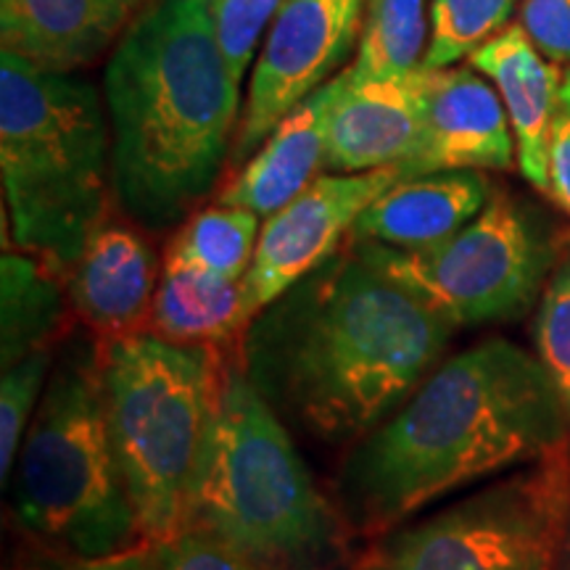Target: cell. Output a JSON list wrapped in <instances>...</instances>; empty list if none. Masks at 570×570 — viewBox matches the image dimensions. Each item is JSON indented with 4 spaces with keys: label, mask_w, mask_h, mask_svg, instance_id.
<instances>
[{
    "label": "cell",
    "mask_w": 570,
    "mask_h": 570,
    "mask_svg": "<svg viewBox=\"0 0 570 570\" xmlns=\"http://www.w3.org/2000/svg\"><path fill=\"white\" fill-rule=\"evenodd\" d=\"M244 331V281H225L164 256L148 333L183 346L223 348Z\"/></svg>",
    "instance_id": "cell-19"
},
{
    "label": "cell",
    "mask_w": 570,
    "mask_h": 570,
    "mask_svg": "<svg viewBox=\"0 0 570 570\" xmlns=\"http://www.w3.org/2000/svg\"><path fill=\"white\" fill-rule=\"evenodd\" d=\"M431 9L428 0H367L356 59L348 80L410 77L423 67Z\"/></svg>",
    "instance_id": "cell-21"
},
{
    "label": "cell",
    "mask_w": 570,
    "mask_h": 570,
    "mask_svg": "<svg viewBox=\"0 0 570 570\" xmlns=\"http://www.w3.org/2000/svg\"><path fill=\"white\" fill-rule=\"evenodd\" d=\"M156 570H269L246 554L202 531H183L175 539L151 544Z\"/></svg>",
    "instance_id": "cell-27"
},
{
    "label": "cell",
    "mask_w": 570,
    "mask_h": 570,
    "mask_svg": "<svg viewBox=\"0 0 570 570\" xmlns=\"http://www.w3.org/2000/svg\"><path fill=\"white\" fill-rule=\"evenodd\" d=\"M344 82L346 71H341L317 92L304 98L294 111L285 114L259 151H254L233 180L225 183L217 204L254 212L256 217L267 219L304 194L325 161L327 119Z\"/></svg>",
    "instance_id": "cell-16"
},
{
    "label": "cell",
    "mask_w": 570,
    "mask_h": 570,
    "mask_svg": "<svg viewBox=\"0 0 570 570\" xmlns=\"http://www.w3.org/2000/svg\"><path fill=\"white\" fill-rule=\"evenodd\" d=\"M159 277V259L138 225L106 217L69 269V304L104 341L130 336L148 325Z\"/></svg>",
    "instance_id": "cell-13"
},
{
    "label": "cell",
    "mask_w": 570,
    "mask_h": 570,
    "mask_svg": "<svg viewBox=\"0 0 570 570\" xmlns=\"http://www.w3.org/2000/svg\"><path fill=\"white\" fill-rule=\"evenodd\" d=\"M489 177L479 169L439 173L396 183L356 219L352 244L423 252L444 244L489 204Z\"/></svg>",
    "instance_id": "cell-18"
},
{
    "label": "cell",
    "mask_w": 570,
    "mask_h": 570,
    "mask_svg": "<svg viewBox=\"0 0 570 570\" xmlns=\"http://www.w3.org/2000/svg\"><path fill=\"white\" fill-rule=\"evenodd\" d=\"M365 6L367 0H283L248 85L235 167L259 151L285 114L333 80L360 46Z\"/></svg>",
    "instance_id": "cell-10"
},
{
    "label": "cell",
    "mask_w": 570,
    "mask_h": 570,
    "mask_svg": "<svg viewBox=\"0 0 570 570\" xmlns=\"http://www.w3.org/2000/svg\"><path fill=\"white\" fill-rule=\"evenodd\" d=\"M454 327L508 323L531 309L550 275L558 233L508 190H494L475 219L423 252L352 244Z\"/></svg>",
    "instance_id": "cell-9"
},
{
    "label": "cell",
    "mask_w": 570,
    "mask_h": 570,
    "mask_svg": "<svg viewBox=\"0 0 570 570\" xmlns=\"http://www.w3.org/2000/svg\"><path fill=\"white\" fill-rule=\"evenodd\" d=\"M154 0H0L3 51L77 71L109 51Z\"/></svg>",
    "instance_id": "cell-15"
},
{
    "label": "cell",
    "mask_w": 570,
    "mask_h": 570,
    "mask_svg": "<svg viewBox=\"0 0 570 570\" xmlns=\"http://www.w3.org/2000/svg\"><path fill=\"white\" fill-rule=\"evenodd\" d=\"M188 529L269 570H336L344 560V515L238 365L227 370L214 412Z\"/></svg>",
    "instance_id": "cell-5"
},
{
    "label": "cell",
    "mask_w": 570,
    "mask_h": 570,
    "mask_svg": "<svg viewBox=\"0 0 570 570\" xmlns=\"http://www.w3.org/2000/svg\"><path fill=\"white\" fill-rule=\"evenodd\" d=\"M518 0H431V38L425 69H446L470 59L508 30Z\"/></svg>",
    "instance_id": "cell-23"
},
{
    "label": "cell",
    "mask_w": 570,
    "mask_h": 570,
    "mask_svg": "<svg viewBox=\"0 0 570 570\" xmlns=\"http://www.w3.org/2000/svg\"><path fill=\"white\" fill-rule=\"evenodd\" d=\"M53 362V348H40V352L3 367V381H0V475H3V487H9L19 449L24 444L30 423L38 415Z\"/></svg>",
    "instance_id": "cell-25"
},
{
    "label": "cell",
    "mask_w": 570,
    "mask_h": 570,
    "mask_svg": "<svg viewBox=\"0 0 570 570\" xmlns=\"http://www.w3.org/2000/svg\"><path fill=\"white\" fill-rule=\"evenodd\" d=\"M61 273L38 256L6 252L0 259V356L3 367L51 348L67 317Z\"/></svg>",
    "instance_id": "cell-20"
},
{
    "label": "cell",
    "mask_w": 570,
    "mask_h": 570,
    "mask_svg": "<svg viewBox=\"0 0 570 570\" xmlns=\"http://www.w3.org/2000/svg\"><path fill=\"white\" fill-rule=\"evenodd\" d=\"M454 331L346 244L246 325L238 367L294 436L354 446L441 365Z\"/></svg>",
    "instance_id": "cell-1"
},
{
    "label": "cell",
    "mask_w": 570,
    "mask_h": 570,
    "mask_svg": "<svg viewBox=\"0 0 570 570\" xmlns=\"http://www.w3.org/2000/svg\"><path fill=\"white\" fill-rule=\"evenodd\" d=\"M558 570H570V502L566 512V523H562L560 550H558Z\"/></svg>",
    "instance_id": "cell-31"
},
{
    "label": "cell",
    "mask_w": 570,
    "mask_h": 570,
    "mask_svg": "<svg viewBox=\"0 0 570 570\" xmlns=\"http://www.w3.org/2000/svg\"><path fill=\"white\" fill-rule=\"evenodd\" d=\"M38 570H156V562H154L151 547L142 544L138 550L111 554V558H101V560L59 558Z\"/></svg>",
    "instance_id": "cell-30"
},
{
    "label": "cell",
    "mask_w": 570,
    "mask_h": 570,
    "mask_svg": "<svg viewBox=\"0 0 570 570\" xmlns=\"http://www.w3.org/2000/svg\"><path fill=\"white\" fill-rule=\"evenodd\" d=\"M227 370L217 346L173 344L148 331L104 341L111 446L148 547L188 529Z\"/></svg>",
    "instance_id": "cell-7"
},
{
    "label": "cell",
    "mask_w": 570,
    "mask_h": 570,
    "mask_svg": "<svg viewBox=\"0 0 570 570\" xmlns=\"http://www.w3.org/2000/svg\"><path fill=\"white\" fill-rule=\"evenodd\" d=\"M402 180L399 167L360 175H320L285 209L267 217L244 277L246 325L291 285L331 259L356 219Z\"/></svg>",
    "instance_id": "cell-11"
},
{
    "label": "cell",
    "mask_w": 570,
    "mask_h": 570,
    "mask_svg": "<svg viewBox=\"0 0 570 570\" xmlns=\"http://www.w3.org/2000/svg\"><path fill=\"white\" fill-rule=\"evenodd\" d=\"M283 0H209L212 24L235 80H244L256 46L281 11Z\"/></svg>",
    "instance_id": "cell-26"
},
{
    "label": "cell",
    "mask_w": 570,
    "mask_h": 570,
    "mask_svg": "<svg viewBox=\"0 0 570 570\" xmlns=\"http://www.w3.org/2000/svg\"><path fill=\"white\" fill-rule=\"evenodd\" d=\"M494 85L515 138L518 167L533 188L550 185V140L562 71L547 61L520 24H510L468 59Z\"/></svg>",
    "instance_id": "cell-17"
},
{
    "label": "cell",
    "mask_w": 570,
    "mask_h": 570,
    "mask_svg": "<svg viewBox=\"0 0 570 570\" xmlns=\"http://www.w3.org/2000/svg\"><path fill=\"white\" fill-rule=\"evenodd\" d=\"M101 354L98 338L63 346L13 465L19 525L71 560H101L146 544L111 446Z\"/></svg>",
    "instance_id": "cell-6"
},
{
    "label": "cell",
    "mask_w": 570,
    "mask_h": 570,
    "mask_svg": "<svg viewBox=\"0 0 570 570\" xmlns=\"http://www.w3.org/2000/svg\"><path fill=\"white\" fill-rule=\"evenodd\" d=\"M518 24L547 61L570 67V0H523Z\"/></svg>",
    "instance_id": "cell-28"
},
{
    "label": "cell",
    "mask_w": 570,
    "mask_h": 570,
    "mask_svg": "<svg viewBox=\"0 0 570 570\" xmlns=\"http://www.w3.org/2000/svg\"><path fill=\"white\" fill-rule=\"evenodd\" d=\"M547 194L570 217V69L562 71V85L558 96V111L552 122L550 140V185Z\"/></svg>",
    "instance_id": "cell-29"
},
{
    "label": "cell",
    "mask_w": 570,
    "mask_h": 570,
    "mask_svg": "<svg viewBox=\"0 0 570 570\" xmlns=\"http://www.w3.org/2000/svg\"><path fill=\"white\" fill-rule=\"evenodd\" d=\"M570 449V417L537 354L489 338L441 360L394 415L348 446L338 510L386 537L441 497Z\"/></svg>",
    "instance_id": "cell-2"
},
{
    "label": "cell",
    "mask_w": 570,
    "mask_h": 570,
    "mask_svg": "<svg viewBox=\"0 0 570 570\" xmlns=\"http://www.w3.org/2000/svg\"><path fill=\"white\" fill-rule=\"evenodd\" d=\"M0 177L17 252L67 277L114 198L111 132L96 85L0 53Z\"/></svg>",
    "instance_id": "cell-4"
},
{
    "label": "cell",
    "mask_w": 570,
    "mask_h": 570,
    "mask_svg": "<svg viewBox=\"0 0 570 570\" xmlns=\"http://www.w3.org/2000/svg\"><path fill=\"white\" fill-rule=\"evenodd\" d=\"M346 71V69H344ZM423 122L417 71L389 80H348L327 119L325 161L333 175L399 167L415 151Z\"/></svg>",
    "instance_id": "cell-14"
},
{
    "label": "cell",
    "mask_w": 570,
    "mask_h": 570,
    "mask_svg": "<svg viewBox=\"0 0 570 570\" xmlns=\"http://www.w3.org/2000/svg\"><path fill=\"white\" fill-rule=\"evenodd\" d=\"M104 106L122 217L151 233L194 217L244 117L209 0H154L127 27L104 69Z\"/></svg>",
    "instance_id": "cell-3"
},
{
    "label": "cell",
    "mask_w": 570,
    "mask_h": 570,
    "mask_svg": "<svg viewBox=\"0 0 570 570\" xmlns=\"http://www.w3.org/2000/svg\"><path fill=\"white\" fill-rule=\"evenodd\" d=\"M570 449L377 539L356 570H558Z\"/></svg>",
    "instance_id": "cell-8"
},
{
    "label": "cell",
    "mask_w": 570,
    "mask_h": 570,
    "mask_svg": "<svg viewBox=\"0 0 570 570\" xmlns=\"http://www.w3.org/2000/svg\"><path fill=\"white\" fill-rule=\"evenodd\" d=\"M417 80L423 122L415 151L399 164V183L462 169H510L518 161L508 111L481 71L420 67Z\"/></svg>",
    "instance_id": "cell-12"
},
{
    "label": "cell",
    "mask_w": 570,
    "mask_h": 570,
    "mask_svg": "<svg viewBox=\"0 0 570 570\" xmlns=\"http://www.w3.org/2000/svg\"><path fill=\"white\" fill-rule=\"evenodd\" d=\"M259 233V217L254 212L214 204L185 219L164 256L225 281H244L254 262Z\"/></svg>",
    "instance_id": "cell-22"
},
{
    "label": "cell",
    "mask_w": 570,
    "mask_h": 570,
    "mask_svg": "<svg viewBox=\"0 0 570 570\" xmlns=\"http://www.w3.org/2000/svg\"><path fill=\"white\" fill-rule=\"evenodd\" d=\"M533 346L570 417V230L558 233V252L533 320Z\"/></svg>",
    "instance_id": "cell-24"
}]
</instances>
